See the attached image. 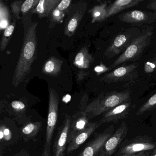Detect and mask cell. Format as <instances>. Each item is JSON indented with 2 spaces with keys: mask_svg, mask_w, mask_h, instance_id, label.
I'll use <instances>...</instances> for the list:
<instances>
[{
  "mask_svg": "<svg viewBox=\"0 0 156 156\" xmlns=\"http://www.w3.org/2000/svg\"><path fill=\"white\" fill-rule=\"evenodd\" d=\"M14 30V26L13 25H10L6 28L4 31V36L5 37H9L11 36Z\"/></svg>",
  "mask_w": 156,
  "mask_h": 156,
  "instance_id": "cell-28",
  "label": "cell"
},
{
  "mask_svg": "<svg viewBox=\"0 0 156 156\" xmlns=\"http://www.w3.org/2000/svg\"><path fill=\"white\" fill-rule=\"evenodd\" d=\"M62 63L63 62L57 58L51 57L44 66V73L51 75H55L60 73Z\"/></svg>",
  "mask_w": 156,
  "mask_h": 156,
  "instance_id": "cell-18",
  "label": "cell"
},
{
  "mask_svg": "<svg viewBox=\"0 0 156 156\" xmlns=\"http://www.w3.org/2000/svg\"><path fill=\"white\" fill-rule=\"evenodd\" d=\"M101 124L100 121L90 123L89 126L85 129L76 135L70 141V143L67 145L66 149L67 153H71L72 151L79 147L80 146L87 140V139Z\"/></svg>",
  "mask_w": 156,
  "mask_h": 156,
  "instance_id": "cell-11",
  "label": "cell"
},
{
  "mask_svg": "<svg viewBox=\"0 0 156 156\" xmlns=\"http://www.w3.org/2000/svg\"><path fill=\"white\" fill-rule=\"evenodd\" d=\"M147 8L148 9H150L156 10V1L151 2L149 4V5L147 6Z\"/></svg>",
  "mask_w": 156,
  "mask_h": 156,
  "instance_id": "cell-31",
  "label": "cell"
},
{
  "mask_svg": "<svg viewBox=\"0 0 156 156\" xmlns=\"http://www.w3.org/2000/svg\"><path fill=\"white\" fill-rule=\"evenodd\" d=\"M130 92H113L103 94L87 105L84 112L89 119L106 113L122 103L130 100Z\"/></svg>",
  "mask_w": 156,
  "mask_h": 156,
  "instance_id": "cell-2",
  "label": "cell"
},
{
  "mask_svg": "<svg viewBox=\"0 0 156 156\" xmlns=\"http://www.w3.org/2000/svg\"><path fill=\"white\" fill-rule=\"evenodd\" d=\"M151 32H148L143 35L136 38L126 48L123 53L115 60L110 66L113 69L119 65L128 61L134 60L141 54V52L148 44L152 36Z\"/></svg>",
  "mask_w": 156,
  "mask_h": 156,
  "instance_id": "cell-4",
  "label": "cell"
},
{
  "mask_svg": "<svg viewBox=\"0 0 156 156\" xmlns=\"http://www.w3.org/2000/svg\"><path fill=\"white\" fill-rule=\"evenodd\" d=\"M110 136L111 134L108 132H104L98 135L86 146L78 156H102L100 154L98 156V154L101 153L106 142Z\"/></svg>",
  "mask_w": 156,
  "mask_h": 156,
  "instance_id": "cell-10",
  "label": "cell"
},
{
  "mask_svg": "<svg viewBox=\"0 0 156 156\" xmlns=\"http://www.w3.org/2000/svg\"><path fill=\"white\" fill-rule=\"evenodd\" d=\"M92 60V55L89 54L87 48H83L76 55L74 63L79 68H87L89 67Z\"/></svg>",
  "mask_w": 156,
  "mask_h": 156,
  "instance_id": "cell-17",
  "label": "cell"
},
{
  "mask_svg": "<svg viewBox=\"0 0 156 156\" xmlns=\"http://www.w3.org/2000/svg\"><path fill=\"white\" fill-rule=\"evenodd\" d=\"M137 67L136 64L118 67L104 76L100 80L108 83L127 81L134 75Z\"/></svg>",
  "mask_w": 156,
  "mask_h": 156,
  "instance_id": "cell-6",
  "label": "cell"
},
{
  "mask_svg": "<svg viewBox=\"0 0 156 156\" xmlns=\"http://www.w3.org/2000/svg\"><path fill=\"white\" fill-rule=\"evenodd\" d=\"M144 69L146 73H149L156 70V58L147 62L145 63Z\"/></svg>",
  "mask_w": 156,
  "mask_h": 156,
  "instance_id": "cell-24",
  "label": "cell"
},
{
  "mask_svg": "<svg viewBox=\"0 0 156 156\" xmlns=\"http://www.w3.org/2000/svg\"><path fill=\"white\" fill-rule=\"evenodd\" d=\"M71 2H72L71 0H63L59 3L56 7V9H58L60 11H63L68 8Z\"/></svg>",
  "mask_w": 156,
  "mask_h": 156,
  "instance_id": "cell-27",
  "label": "cell"
},
{
  "mask_svg": "<svg viewBox=\"0 0 156 156\" xmlns=\"http://www.w3.org/2000/svg\"><path fill=\"white\" fill-rule=\"evenodd\" d=\"M107 3L96 6L92 10L93 22L102 21L107 19Z\"/></svg>",
  "mask_w": 156,
  "mask_h": 156,
  "instance_id": "cell-20",
  "label": "cell"
},
{
  "mask_svg": "<svg viewBox=\"0 0 156 156\" xmlns=\"http://www.w3.org/2000/svg\"><path fill=\"white\" fill-rule=\"evenodd\" d=\"M129 37L125 34L118 35L114 39L111 44L106 51V53L108 56L113 57L119 53L123 49L128 47ZM127 48V47H126Z\"/></svg>",
  "mask_w": 156,
  "mask_h": 156,
  "instance_id": "cell-14",
  "label": "cell"
},
{
  "mask_svg": "<svg viewBox=\"0 0 156 156\" xmlns=\"http://www.w3.org/2000/svg\"><path fill=\"white\" fill-rule=\"evenodd\" d=\"M150 156H156V149L155 150V151L152 153V155Z\"/></svg>",
  "mask_w": 156,
  "mask_h": 156,
  "instance_id": "cell-35",
  "label": "cell"
},
{
  "mask_svg": "<svg viewBox=\"0 0 156 156\" xmlns=\"http://www.w3.org/2000/svg\"><path fill=\"white\" fill-rule=\"evenodd\" d=\"M64 119L62 125L58 128L53 144V156H65V154L71 124V116L66 114Z\"/></svg>",
  "mask_w": 156,
  "mask_h": 156,
  "instance_id": "cell-5",
  "label": "cell"
},
{
  "mask_svg": "<svg viewBox=\"0 0 156 156\" xmlns=\"http://www.w3.org/2000/svg\"><path fill=\"white\" fill-rule=\"evenodd\" d=\"M12 9H13V12H14L15 14H19V11H20V10H19V7H18V6H16V5H14V6H13Z\"/></svg>",
  "mask_w": 156,
  "mask_h": 156,
  "instance_id": "cell-34",
  "label": "cell"
},
{
  "mask_svg": "<svg viewBox=\"0 0 156 156\" xmlns=\"http://www.w3.org/2000/svg\"><path fill=\"white\" fill-rule=\"evenodd\" d=\"M122 156H150L148 153L146 151L139 152L136 154H130V155H122Z\"/></svg>",
  "mask_w": 156,
  "mask_h": 156,
  "instance_id": "cell-30",
  "label": "cell"
},
{
  "mask_svg": "<svg viewBox=\"0 0 156 156\" xmlns=\"http://www.w3.org/2000/svg\"><path fill=\"white\" fill-rule=\"evenodd\" d=\"M131 103L130 100L113 108L105 113L100 122L102 123L116 122L123 119L128 115L131 109Z\"/></svg>",
  "mask_w": 156,
  "mask_h": 156,
  "instance_id": "cell-9",
  "label": "cell"
},
{
  "mask_svg": "<svg viewBox=\"0 0 156 156\" xmlns=\"http://www.w3.org/2000/svg\"><path fill=\"white\" fill-rule=\"evenodd\" d=\"M127 131V127L126 124L124 122L122 123L115 134L107 140L101 151L100 153L101 155L102 156H110L113 154L126 136Z\"/></svg>",
  "mask_w": 156,
  "mask_h": 156,
  "instance_id": "cell-7",
  "label": "cell"
},
{
  "mask_svg": "<svg viewBox=\"0 0 156 156\" xmlns=\"http://www.w3.org/2000/svg\"><path fill=\"white\" fill-rule=\"evenodd\" d=\"M34 2V0H26L22 5L21 8V11L23 13H26L29 11L33 6Z\"/></svg>",
  "mask_w": 156,
  "mask_h": 156,
  "instance_id": "cell-25",
  "label": "cell"
},
{
  "mask_svg": "<svg viewBox=\"0 0 156 156\" xmlns=\"http://www.w3.org/2000/svg\"><path fill=\"white\" fill-rule=\"evenodd\" d=\"M119 18L121 21L128 23H138L144 22L147 19V16L145 12L141 11H131L125 12L119 16Z\"/></svg>",
  "mask_w": 156,
  "mask_h": 156,
  "instance_id": "cell-15",
  "label": "cell"
},
{
  "mask_svg": "<svg viewBox=\"0 0 156 156\" xmlns=\"http://www.w3.org/2000/svg\"><path fill=\"white\" fill-rule=\"evenodd\" d=\"M11 105L12 108L17 112L22 111L25 107V105L23 102L20 101H13Z\"/></svg>",
  "mask_w": 156,
  "mask_h": 156,
  "instance_id": "cell-26",
  "label": "cell"
},
{
  "mask_svg": "<svg viewBox=\"0 0 156 156\" xmlns=\"http://www.w3.org/2000/svg\"><path fill=\"white\" fill-rule=\"evenodd\" d=\"M61 11L57 9H55L54 11L53 12V17L55 19H57L60 17V15H61Z\"/></svg>",
  "mask_w": 156,
  "mask_h": 156,
  "instance_id": "cell-32",
  "label": "cell"
},
{
  "mask_svg": "<svg viewBox=\"0 0 156 156\" xmlns=\"http://www.w3.org/2000/svg\"><path fill=\"white\" fill-rule=\"evenodd\" d=\"M61 2L60 1H51V0H41L38 2L36 7V10L37 13L40 17H45L50 14L58 3Z\"/></svg>",
  "mask_w": 156,
  "mask_h": 156,
  "instance_id": "cell-16",
  "label": "cell"
},
{
  "mask_svg": "<svg viewBox=\"0 0 156 156\" xmlns=\"http://www.w3.org/2000/svg\"><path fill=\"white\" fill-rule=\"evenodd\" d=\"M155 143L148 141H136L127 144L121 148L120 153L122 155H130L139 152H144L153 149L156 147Z\"/></svg>",
  "mask_w": 156,
  "mask_h": 156,
  "instance_id": "cell-12",
  "label": "cell"
},
{
  "mask_svg": "<svg viewBox=\"0 0 156 156\" xmlns=\"http://www.w3.org/2000/svg\"><path fill=\"white\" fill-rule=\"evenodd\" d=\"M59 97L54 89L49 90V107L45 143L41 156H51V146L59 112Z\"/></svg>",
  "mask_w": 156,
  "mask_h": 156,
  "instance_id": "cell-3",
  "label": "cell"
},
{
  "mask_svg": "<svg viewBox=\"0 0 156 156\" xmlns=\"http://www.w3.org/2000/svg\"><path fill=\"white\" fill-rule=\"evenodd\" d=\"M35 23L30 27L24 37L20 54L15 68L12 84L15 87L27 79L31 70V66L36 57L37 41Z\"/></svg>",
  "mask_w": 156,
  "mask_h": 156,
  "instance_id": "cell-1",
  "label": "cell"
},
{
  "mask_svg": "<svg viewBox=\"0 0 156 156\" xmlns=\"http://www.w3.org/2000/svg\"><path fill=\"white\" fill-rule=\"evenodd\" d=\"M143 0H117L110 4L107 9V18L121 12L124 10L135 7Z\"/></svg>",
  "mask_w": 156,
  "mask_h": 156,
  "instance_id": "cell-13",
  "label": "cell"
},
{
  "mask_svg": "<svg viewBox=\"0 0 156 156\" xmlns=\"http://www.w3.org/2000/svg\"><path fill=\"white\" fill-rule=\"evenodd\" d=\"M108 70V68L106 67L105 65L101 64L100 66H97L94 68V71L98 73H105Z\"/></svg>",
  "mask_w": 156,
  "mask_h": 156,
  "instance_id": "cell-29",
  "label": "cell"
},
{
  "mask_svg": "<svg viewBox=\"0 0 156 156\" xmlns=\"http://www.w3.org/2000/svg\"><path fill=\"white\" fill-rule=\"evenodd\" d=\"M79 16H75L73 18L71 19L68 22L67 26V32L66 33L68 34L73 33L75 30L77 28L79 22V19L80 18Z\"/></svg>",
  "mask_w": 156,
  "mask_h": 156,
  "instance_id": "cell-23",
  "label": "cell"
},
{
  "mask_svg": "<svg viewBox=\"0 0 156 156\" xmlns=\"http://www.w3.org/2000/svg\"><path fill=\"white\" fill-rule=\"evenodd\" d=\"M9 10L7 7L1 3L0 6V27L1 30L6 29L9 26Z\"/></svg>",
  "mask_w": 156,
  "mask_h": 156,
  "instance_id": "cell-21",
  "label": "cell"
},
{
  "mask_svg": "<svg viewBox=\"0 0 156 156\" xmlns=\"http://www.w3.org/2000/svg\"><path fill=\"white\" fill-rule=\"evenodd\" d=\"M1 130L3 132V135H4V136L6 137V138H7V140H8V138H7V137L10 135V131L8 129L5 128L3 129H2L1 128Z\"/></svg>",
  "mask_w": 156,
  "mask_h": 156,
  "instance_id": "cell-33",
  "label": "cell"
},
{
  "mask_svg": "<svg viewBox=\"0 0 156 156\" xmlns=\"http://www.w3.org/2000/svg\"><path fill=\"white\" fill-rule=\"evenodd\" d=\"M41 125V122L29 123L23 128V134L26 137H34L39 132Z\"/></svg>",
  "mask_w": 156,
  "mask_h": 156,
  "instance_id": "cell-19",
  "label": "cell"
},
{
  "mask_svg": "<svg viewBox=\"0 0 156 156\" xmlns=\"http://www.w3.org/2000/svg\"><path fill=\"white\" fill-rule=\"evenodd\" d=\"M156 107V94L150 98L142 106L140 107L136 115H139L147 110L152 109Z\"/></svg>",
  "mask_w": 156,
  "mask_h": 156,
  "instance_id": "cell-22",
  "label": "cell"
},
{
  "mask_svg": "<svg viewBox=\"0 0 156 156\" xmlns=\"http://www.w3.org/2000/svg\"><path fill=\"white\" fill-rule=\"evenodd\" d=\"M89 119L84 111H79L71 117L67 145L79 132L85 129L90 124Z\"/></svg>",
  "mask_w": 156,
  "mask_h": 156,
  "instance_id": "cell-8",
  "label": "cell"
}]
</instances>
